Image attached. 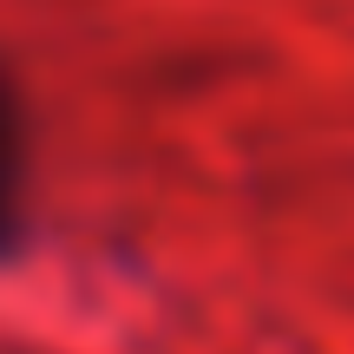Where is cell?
I'll list each match as a JSON object with an SVG mask.
<instances>
[{"label": "cell", "mask_w": 354, "mask_h": 354, "mask_svg": "<svg viewBox=\"0 0 354 354\" xmlns=\"http://www.w3.org/2000/svg\"><path fill=\"white\" fill-rule=\"evenodd\" d=\"M26 171H33V131H26V99L0 66V256L26 230Z\"/></svg>", "instance_id": "1"}]
</instances>
